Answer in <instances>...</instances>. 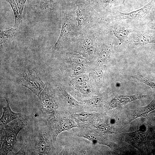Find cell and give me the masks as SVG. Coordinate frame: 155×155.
Returning <instances> with one entry per match:
<instances>
[{"label":"cell","instance_id":"11","mask_svg":"<svg viewBox=\"0 0 155 155\" xmlns=\"http://www.w3.org/2000/svg\"><path fill=\"white\" fill-rule=\"evenodd\" d=\"M127 40L131 44L135 46L155 43V33L144 30H134L128 36Z\"/></svg>","mask_w":155,"mask_h":155},{"label":"cell","instance_id":"34","mask_svg":"<svg viewBox=\"0 0 155 155\" xmlns=\"http://www.w3.org/2000/svg\"><path fill=\"white\" fill-rule=\"evenodd\" d=\"M150 118L153 122L155 123V114L151 116Z\"/></svg>","mask_w":155,"mask_h":155},{"label":"cell","instance_id":"25","mask_svg":"<svg viewBox=\"0 0 155 155\" xmlns=\"http://www.w3.org/2000/svg\"><path fill=\"white\" fill-rule=\"evenodd\" d=\"M55 0H42L40 4V7L43 9H49L54 5Z\"/></svg>","mask_w":155,"mask_h":155},{"label":"cell","instance_id":"14","mask_svg":"<svg viewBox=\"0 0 155 155\" xmlns=\"http://www.w3.org/2000/svg\"><path fill=\"white\" fill-rule=\"evenodd\" d=\"M154 110H155V97L147 106L133 110L130 113L129 121L131 122L139 117H146L149 113Z\"/></svg>","mask_w":155,"mask_h":155},{"label":"cell","instance_id":"3","mask_svg":"<svg viewBox=\"0 0 155 155\" xmlns=\"http://www.w3.org/2000/svg\"><path fill=\"white\" fill-rule=\"evenodd\" d=\"M80 3L75 11L78 25L76 26L79 35L89 30L101 20L98 13L89 4Z\"/></svg>","mask_w":155,"mask_h":155},{"label":"cell","instance_id":"6","mask_svg":"<svg viewBox=\"0 0 155 155\" xmlns=\"http://www.w3.org/2000/svg\"><path fill=\"white\" fill-rule=\"evenodd\" d=\"M40 111L47 120L55 117L59 104L49 84L45 87L39 96Z\"/></svg>","mask_w":155,"mask_h":155},{"label":"cell","instance_id":"13","mask_svg":"<svg viewBox=\"0 0 155 155\" xmlns=\"http://www.w3.org/2000/svg\"><path fill=\"white\" fill-rule=\"evenodd\" d=\"M5 98L6 101V106L3 108V113L0 120V126L6 125L14 119L26 116L22 113H17L13 111L10 106L9 100L6 97Z\"/></svg>","mask_w":155,"mask_h":155},{"label":"cell","instance_id":"8","mask_svg":"<svg viewBox=\"0 0 155 155\" xmlns=\"http://www.w3.org/2000/svg\"><path fill=\"white\" fill-rule=\"evenodd\" d=\"M148 134L146 127L132 132L124 133L121 135L124 141L131 145L144 154L148 152L146 144Z\"/></svg>","mask_w":155,"mask_h":155},{"label":"cell","instance_id":"30","mask_svg":"<svg viewBox=\"0 0 155 155\" xmlns=\"http://www.w3.org/2000/svg\"><path fill=\"white\" fill-rule=\"evenodd\" d=\"M148 23L155 21V7L152 8L150 10L146 18Z\"/></svg>","mask_w":155,"mask_h":155},{"label":"cell","instance_id":"2","mask_svg":"<svg viewBox=\"0 0 155 155\" xmlns=\"http://www.w3.org/2000/svg\"><path fill=\"white\" fill-rule=\"evenodd\" d=\"M26 116L20 118L12 124L0 126V155H7L12 152L20 131L26 126Z\"/></svg>","mask_w":155,"mask_h":155},{"label":"cell","instance_id":"9","mask_svg":"<svg viewBox=\"0 0 155 155\" xmlns=\"http://www.w3.org/2000/svg\"><path fill=\"white\" fill-rule=\"evenodd\" d=\"M155 2V0H152L141 9L128 13H123L118 10L114 11L113 12V18L114 20H119L146 19Z\"/></svg>","mask_w":155,"mask_h":155},{"label":"cell","instance_id":"5","mask_svg":"<svg viewBox=\"0 0 155 155\" xmlns=\"http://www.w3.org/2000/svg\"><path fill=\"white\" fill-rule=\"evenodd\" d=\"M74 15V13L73 11H69L66 14L59 37L52 48L53 51L60 48L71 38L79 35L75 23Z\"/></svg>","mask_w":155,"mask_h":155},{"label":"cell","instance_id":"16","mask_svg":"<svg viewBox=\"0 0 155 155\" xmlns=\"http://www.w3.org/2000/svg\"><path fill=\"white\" fill-rule=\"evenodd\" d=\"M16 30V28L13 27L6 30H0L1 48H5L10 45L14 38Z\"/></svg>","mask_w":155,"mask_h":155},{"label":"cell","instance_id":"32","mask_svg":"<svg viewBox=\"0 0 155 155\" xmlns=\"http://www.w3.org/2000/svg\"><path fill=\"white\" fill-rule=\"evenodd\" d=\"M144 28L155 30V22L148 23L145 26Z\"/></svg>","mask_w":155,"mask_h":155},{"label":"cell","instance_id":"4","mask_svg":"<svg viewBox=\"0 0 155 155\" xmlns=\"http://www.w3.org/2000/svg\"><path fill=\"white\" fill-rule=\"evenodd\" d=\"M16 82L29 89L38 97L46 86L38 77L35 71L28 67L26 68L18 74Z\"/></svg>","mask_w":155,"mask_h":155},{"label":"cell","instance_id":"15","mask_svg":"<svg viewBox=\"0 0 155 155\" xmlns=\"http://www.w3.org/2000/svg\"><path fill=\"white\" fill-rule=\"evenodd\" d=\"M81 136L94 142L106 145L114 150H117L120 149L117 146L104 139L100 135L95 133H87L82 135Z\"/></svg>","mask_w":155,"mask_h":155},{"label":"cell","instance_id":"20","mask_svg":"<svg viewBox=\"0 0 155 155\" xmlns=\"http://www.w3.org/2000/svg\"><path fill=\"white\" fill-rule=\"evenodd\" d=\"M112 50L111 48L104 45L101 50L98 58V61L100 64L107 61L110 58Z\"/></svg>","mask_w":155,"mask_h":155},{"label":"cell","instance_id":"19","mask_svg":"<svg viewBox=\"0 0 155 155\" xmlns=\"http://www.w3.org/2000/svg\"><path fill=\"white\" fill-rule=\"evenodd\" d=\"M95 115L93 113L84 111L77 113H74L73 116L74 118L78 123H84L93 119Z\"/></svg>","mask_w":155,"mask_h":155},{"label":"cell","instance_id":"17","mask_svg":"<svg viewBox=\"0 0 155 155\" xmlns=\"http://www.w3.org/2000/svg\"><path fill=\"white\" fill-rule=\"evenodd\" d=\"M147 96L142 94L117 96L115 97L117 102V108L122 107L131 102L144 98Z\"/></svg>","mask_w":155,"mask_h":155},{"label":"cell","instance_id":"29","mask_svg":"<svg viewBox=\"0 0 155 155\" xmlns=\"http://www.w3.org/2000/svg\"><path fill=\"white\" fill-rule=\"evenodd\" d=\"M103 73L100 70H97L94 73V77L95 81L97 83H100L102 80Z\"/></svg>","mask_w":155,"mask_h":155},{"label":"cell","instance_id":"33","mask_svg":"<svg viewBox=\"0 0 155 155\" xmlns=\"http://www.w3.org/2000/svg\"><path fill=\"white\" fill-rule=\"evenodd\" d=\"M98 2L103 6L106 7L110 5L111 0H99Z\"/></svg>","mask_w":155,"mask_h":155},{"label":"cell","instance_id":"31","mask_svg":"<svg viewBox=\"0 0 155 155\" xmlns=\"http://www.w3.org/2000/svg\"><path fill=\"white\" fill-rule=\"evenodd\" d=\"M126 0H111L110 7H113L123 4Z\"/></svg>","mask_w":155,"mask_h":155},{"label":"cell","instance_id":"23","mask_svg":"<svg viewBox=\"0 0 155 155\" xmlns=\"http://www.w3.org/2000/svg\"><path fill=\"white\" fill-rule=\"evenodd\" d=\"M96 127L99 130L105 133H112L114 131V130L113 127L107 124L100 123L98 124Z\"/></svg>","mask_w":155,"mask_h":155},{"label":"cell","instance_id":"28","mask_svg":"<svg viewBox=\"0 0 155 155\" xmlns=\"http://www.w3.org/2000/svg\"><path fill=\"white\" fill-rule=\"evenodd\" d=\"M26 0H15V1L17 5L19 12L21 16H22L23 11Z\"/></svg>","mask_w":155,"mask_h":155},{"label":"cell","instance_id":"7","mask_svg":"<svg viewBox=\"0 0 155 155\" xmlns=\"http://www.w3.org/2000/svg\"><path fill=\"white\" fill-rule=\"evenodd\" d=\"M47 120L53 143L61 133L79 126L73 120L60 115Z\"/></svg>","mask_w":155,"mask_h":155},{"label":"cell","instance_id":"24","mask_svg":"<svg viewBox=\"0 0 155 155\" xmlns=\"http://www.w3.org/2000/svg\"><path fill=\"white\" fill-rule=\"evenodd\" d=\"M102 100V97L98 95L94 97L89 102L90 106L92 107H98L101 103Z\"/></svg>","mask_w":155,"mask_h":155},{"label":"cell","instance_id":"10","mask_svg":"<svg viewBox=\"0 0 155 155\" xmlns=\"http://www.w3.org/2000/svg\"><path fill=\"white\" fill-rule=\"evenodd\" d=\"M80 43L81 51L87 56L93 55L95 52L96 45V36L92 30H89L77 36Z\"/></svg>","mask_w":155,"mask_h":155},{"label":"cell","instance_id":"12","mask_svg":"<svg viewBox=\"0 0 155 155\" xmlns=\"http://www.w3.org/2000/svg\"><path fill=\"white\" fill-rule=\"evenodd\" d=\"M106 30L107 32L112 33L119 41L121 44L127 39L129 34L134 30H132L126 26L118 23L113 24L108 27Z\"/></svg>","mask_w":155,"mask_h":155},{"label":"cell","instance_id":"26","mask_svg":"<svg viewBox=\"0 0 155 155\" xmlns=\"http://www.w3.org/2000/svg\"><path fill=\"white\" fill-rule=\"evenodd\" d=\"M85 67V64L81 63L78 64L75 67L74 70V73L78 75L82 73L84 71Z\"/></svg>","mask_w":155,"mask_h":155},{"label":"cell","instance_id":"1","mask_svg":"<svg viewBox=\"0 0 155 155\" xmlns=\"http://www.w3.org/2000/svg\"><path fill=\"white\" fill-rule=\"evenodd\" d=\"M29 154L52 155L55 149L48 125H39L27 139Z\"/></svg>","mask_w":155,"mask_h":155},{"label":"cell","instance_id":"35","mask_svg":"<svg viewBox=\"0 0 155 155\" xmlns=\"http://www.w3.org/2000/svg\"><path fill=\"white\" fill-rule=\"evenodd\" d=\"M84 1V2L88 4H89L90 3V2L93 0H82Z\"/></svg>","mask_w":155,"mask_h":155},{"label":"cell","instance_id":"18","mask_svg":"<svg viewBox=\"0 0 155 155\" xmlns=\"http://www.w3.org/2000/svg\"><path fill=\"white\" fill-rule=\"evenodd\" d=\"M59 93L61 98L69 106L75 107L78 105V102L63 88H58Z\"/></svg>","mask_w":155,"mask_h":155},{"label":"cell","instance_id":"21","mask_svg":"<svg viewBox=\"0 0 155 155\" xmlns=\"http://www.w3.org/2000/svg\"><path fill=\"white\" fill-rule=\"evenodd\" d=\"M10 5L13 11L15 17V22L13 28H16L22 21V16L19 12L17 5L15 0H6Z\"/></svg>","mask_w":155,"mask_h":155},{"label":"cell","instance_id":"27","mask_svg":"<svg viewBox=\"0 0 155 155\" xmlns=\"http://www.w3.org/2000/svg\"><path fill=\"white\" fill-rule=\"evenodd\" d=\"M28 142L27 139L24 142L23 145L17 153H14L12 152L13 155H26L27 149L28 146Z\"/></svg>","mask_w":155,"mask_h":155},{"label":"cell","instance_id":"22","mask_svg":"<svg viewBox=\"0 0 155 155\" xmlns=\"http://www.w3.org/2000/svg\"><path fill=\"white\" fill-rule=\"evenodd\" d=\"M135 78L140 82L155 90V80L151 78L138 76Z\"/></svg>","mask_w":155,"mask_h":155}]
</instances>
